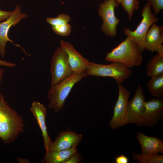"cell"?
<instances>
[{
    "mask_svg": "<svg viewBox=\"0 0 163 163\" xmlns=\"http://www.w3.org/2000/svg\"><path fill=\"white\" fill-rule=\"evenodd\" d=\"M82 137V134L70 130L63 131L52 142L49 147V152L66 150L77 147L81 141Z\"/></svg>",
    "mask_w": 163,
    "mask_h": 163,
    "instance_id": "cell-13",
    "label": "cell"
},
{
    "mask_svg": "<svg viewBox=\"0 0 163 163\" xmlns=\"http://www.w3.org/2000/svg\"><path fill=\"white\" fill-rule=\"evenodd\" d=\"M86 72L87 75L112 78L119 85L121 84L124 80L128 79L133 71L117 62H112L107 64L91 62Z\"/></svg>",
    "mask_w": 163,
    "mask_h": 163,
    "instance_id": "cell-5",
    "label": "cell"
},
{
    "mask_svg": "<svg viewBox=\"0 0 163 163\" xmlns=\"http://www.w3.org/2000/svg\"><path fill=\"white\" fill-rule=\"evenodd\" d=\"M0 66L13 68L15 67L16 64L14 63L8 62L5 60H0Z\"/></svg>",
    "mask_w": 163,
    "mask_h": 163,
    "instance_id": "cell-28",
    "label": "cell"
},
{
    "mask_svg": "<svg viewBox=\"0 0 163 163\" xmlns=\"http://www.w3.org/2000/svg\"><path fill=\"white\" fill-rule=\"evenodd\" d=\"M30 110L41 130L46 153L49 152V147L52 142L47 132L46 123L47 108L43 104L34 101L32 103Z\"/></svg>",
    "mask_w": 163,
    "mask_h": 163,
    "instance_id": "cell-14",
    "label": "cell"
},
{
    "mask_svg": "<svg viewBox=\"0 0 163 163\" xmlns=\"http://www.w3.org/2000/svg\"><path fill=\"white\" fill-rule=\"evenodd\" d=\"M136 137L141 148L142 153H163V141L161 139L148 136L140 132L136 133Z\"/></svg>",
    "mask_w": 163,
    "mask_h": 163,
    "instance_id": "cell-16",
    "label": "cell"
},
{
    "mask_svg": "<svg viewBox=\"0 0 163 163\" xmlns=\"http://www.w3.org/2000/svg\"><path fill=\"white\" fill-rule=\"evenodd\" d=\"M60 44L66 54L68 62L72 72H86L91 62L78 52L69 42L62 40L60 41Z\"/></svg>",
    "mask_w": 163,
    "mask_h": 163,
    "instance_id": "cell-12",
    "label": "cell"
},
{
    "mask_svg": "<svg viewBox=\"0 0 163 163\" xmlns=\"http://www.w3.org/2000/svg\"><path fill=\"white\" fill-rule=\"evenodd\" d=\"M122 0H115L118 6L119 5L121 2Z\"/></svg>",
    "mask_w": 163,
    "mask_h": 163,
    "instance_id": "cell-31",
    "label": "cell"
},
{
    "mask_svg": "<svg viewBox=\"0 0 163 163\" xmlns=\"http://www.w3.org/2000/svg\"><path fill=\"white\" fill-rule=\"evenodd\" d=\"M142 53L136 44L128 37L107 53L105 60L119 62L130 69L140 66L143 60Z\"/></svg>",
    "mask_w": 163,
    "mask_h": 163,
    "instance_id": "cell-3",
    "label": "cell"
},
{
    "mask_svg": "<svg viewBox=\"0 0 163 163\" xmlns=\"http://www.w3.org/2000/svg\"><path fill=\"white\" fill-rule=\"evenodd\" d=\"M70 21V16L65 13L60 14L56 17L47 18L46 19V22L52 26L69 23Z\"/></svg>",
    "mask_w": 163,
    "mask_h": 163,
    "instance_id": "cell-22",
    "label": "cell"
},
{
    "mask_svg": "<svg viewBox=\"0 0 163 163\" xmlns=\"http://www.w3.org/2000/svg\"><path fill=\"white\" fill-rule=\"evenodd\" d=\"M145 102V96L141 87L138 85L134 97L127 103V124L133 123L137 126H141Z\"/></svg>",
    "mask_w": 163,
    "mask_h": 163,
    "instance_id": "cell-10",
    "label": "cell"
},
{
    "mask_svg": "<svg viewBox=\"0 0 163 163\" xmlns=\"http://www.w3.org/2000/svg\"><path fill=\"white\" fill-rule=\"evenodd\" d=\"M115 0H105L99 5L97 11L102 18V31L107 36L114 37L117 34V26L120 20L115 14V9L117 7Z\"/></svg>",
    "mask_w": 163,
    "mask_h": 163,
    "instance_id": "cell-6",
    "label": "cell"
},
{
    "mask_svg": "<svg viewBox=\"0 0 163 163\" xmlns=\"http://www.w3.org/2000/svg\"><path fill=\"white\" fill-rule=\"evenodd\" d=\"M78 151L76 147H75L66 150L49 152L45 153L43 162L45 163H64Z\"/></svg>",
    "mask_w": 163,
    "mask_h": 163,
    "instance_id": "cell-17",
    "label": "cell"
},
{
    "mask_svg": "<svg viewBox=\"0 0 163 163\" xmlns=\"http://www.w3.org/2000/svg\"><path fill=\"white\" fill-rule=\"evenodd\" d=\"M87 76L86 72H72L70 76L58 83L51 86L47 92L49 107L53 109L55 113L61 110L73 88Z\"/></svg>",
    "mask_w": 163,
    "mask_h": 163,
    "instance_id": "cell-2",
    "label": "cell"
},
{
    "mask_svg": "<svg viewBox=\"0 0 163 163\" xmlns=\"http://www.w3.org/2000/svg\"><path fill=\"white\" fill-rule=\"evenodd\" d=\"M18 161L19 163H30V161L27 159L22 158L18 157L17 158Z\"/></svg>",
    "mask_w": 163,
    "mask_h": 163,
    "instance_id": "cell-29",
    "label": "cell"
},
{
    "mask_svg": "<svg viewBox=\"0 0 163 163\" xmlns=\"http://www.w3.org/2000/svg\"><path fill=\"white\" fill-rule=\"evenodd\" d=\"M27 16L26 13L21 12L20 5H16L10 16L5 20L0 22V55L2 58L5 56V46L8 41L23 49L20 46L14 43L9 38L8 34L11 27L15 26L23 19L27 18Z\"/></svg>",
    "mask_w": 163,
    "mask_h": 163,
    "instance_id": "cell-9",
    "label": "cell"
},
{
    "mask_svg": "<svg viewBox=\"0 0 163 163\" xmlns=\"http://www.w3.org/2000/svg\"><path fill=\"white\" fill-rule=\"evenodd\" d=\"M132 158L139 163H163V155L133 153Z\"/></svg>",
    "mask_w": 163,
    "mask_h": 163,
    "instance_id": "cell-20",
    "label": "cell"
},
{
    "mask_svg": "<svg viewBox=\"0 0 163 163\" xmlns=\"http://www.w3.org/2000/svg\"><path fill=\"white\" fill-rule=\"evenodd\" d=\"M50 72L51 86L58 83L70 76L72 72L66 54L60 46L56 49L52 57Z\"/></svg>",
    "mask_w": 163,
    "mask_h": 163,
    "instance_id": "cell-7",
    "label": "cell"
},
{
    "mask_svg": "<svg viewBox=\"0 0 163 163\" xmlns=\"http://www.w3.org/2000/svg\"><path fill=\"white\" fill-rule=\"evenodd\" d=\"M120 4L131 21L134 11L139 8V0H122Z\"/></svg>",
    "mask_w": 163,
    "mask_h": 163,
    "instance_id": "cell-21",
    "label": "cell"
},
{
    "mask_svg": "<svg viewBox=\"0 0 163 163\" xmlns=\"http://www.w3.org/2000/svg\"><path fill=\"white\" fill-rule=\"evenodd\" d=\"M118 95L113 107V114L108 123L110 128L116 129L127 124L126 108L130 91L121 84L118 85Z\"/></svg>",
    "mask_w": 163,
    "mask_h": 163,
    "instance_id": "cell-8",
    "label": "cell"
},
{
    "mask_svg": "<svg viewBox=\"0 0 163 163\" xmlns=\"http://www.w3.org/2000/svg\"><path fill=\"white\" fill-rule=\"evenodd\" d=\"M1 0H0V1H1Z\"/></svg>",
    "mask_w": 163,
    "mask_h": 163,
    "instance_id": "cell-34",
    "label": "cell"
},
{
    "mask_svg": "<svg viewBox=\"0 0 163 163\" xmlns=\"http://www.w3.org/2000/svg\"><path fill=\"white\" fill-rule=\"evenodd\" d=\"M52 29L56 34L61 36H67L72 31L71 25L69 23L63 24L52 26Z\"/></svg>",
    "mask_w": 163,
    "mask_h": 163,
    "instance_id": "cell-23",
    "label": "cell"
},
{
    "mask_svg": "<svg viewBox=\"0 0 163 163\" xmlns=\"http://www.w3.org/2000/svg\"><path fill=\"white\" fill-rule=\"evenodd\" d=\"M142 20L134 30L128 27L124 29L125 36L137 45L139 51L142 53L145 49V36L147 32L154 23L159 21V18L152 12L151 7L147 3L142 10Z\"/></svg>",
    "mask_w": 163,
    "mask_h": 163,
    "instance_id": "cell-4",
    "label": "cell"
},
{
    "mask_svg": "<svg viewBox=\"0 0 163 163\" xmlns=\"http://www.w3.org/2000/svg\"><path fill=\"white\" fill-rule=\"evenodd\" d=\"M150 94L156 97L163 95V74L151 78L146 84Z\"/></svg>",
    "mask_w": 163,
    "mask_h": 163,
    "instance_id": "cell-19",
    "label": "cell"
},
{
    "mask_svg": "<svg viewBox=\"0 0 163 163\" xmlns=\"http://www.w3.org/2000/svg\"><path fill=\"white\" fill-rule=\"evenodd\" d=\"M21 116L12 109L0 94V138L5 144L13 142L23 132Z\"/></svg>",
    "mask_w": 163,
    "mask_h": 163,
    "instance_id": "cell-1",
    "label": "cell"
},
{
    "mask_svg": "<svg viewBox=\"0 0 163 163\" xmlns=\"http://www.w3.org/2000/svg\"><path fill=\"white\" fill-rule=\"evenodd\" d=\"M129 162V158L123 154H121L116 157L115 159L116 163H128Z\"/></svg>",
    "mask_w": 163,
    "mask_h": 163,
    "instance_id": "cell-26",
    "label": "cell"
},
{
    "mask_svg": "<svg viewBox=\"0 0 163 163\" xmlns=\"http://www.w3.org/2000/svg\"><path fill=\"white\" fill-rule=\"evenodd\" d=\"M101 0V1H105V0Z\"/></svg>",
    "mask_w": 163,
    "mask_h": 163,
    "instance_id": "cell-33",
    "label": "cell"
},
{
    "mask_svg": "<svg viewBox=\"0 0 163 163\" xmlns=\"http://www.w3.org/2000/svg\"><path fill=\"white\" fill-rule=\"evenodd\" d=\"M163 116L162 97H156L145 101L142 117L141 126L153 127L162 119Z\"/></svg>",
    "mask_w": 163,
    "mask_h": 163,
    "instance_id": "cell-11",
    "label": "cell"
},
{
    "mask_svg": "<svg viewBox=\"0 0 163 163\" xmlns=\"http://www.w3.org/2000/svg\"><path fill=\"white\" fill-rule=\"evenodd\" d=\"M1 82H0V85H1ZM1 94V93H0V94Z\"/></svg>",
    "mask_w": 163,
    "mask_h": 163,
    "instance_id": "cell-32",
    "label": "cell"
},
{
    "mask_svg": "<svg viewBox=\"0 0 163 163\" xmlns=\"http://www.w3.org/2000/svg\"><path fill=\"white\" fill-rule=\"evenodd\" d=\"M145 40V49L152 53L156 52L163 56V25L152 24L147 32Z\"/></svg>",
    "mask_w": 163,
    "mask_h": 163,
    "instance_id": "cell-15",
    "label": "cell"
},
{
    "mask_svg": "<svg viewBox=\"0 0 163 163\" xmlns=\"http://www.w3.org/2000/svg\"><path fill=\"white\" fill-rule=\"evenodd\" d=\"M4 72V70L3 69H0V82H1L2 78Z\"/></svg>",
    "mask_w": 163,
    "mask_h": 163,
    "instance_id": "cell-30",
    "label": "cell"
},
{
    "mask_svg": "<svg viewBox=\"0 0 163 163\" xmlns=\"http://www.w3.org/2000/svg\"><path fill=\"white\" fill-rule=\"evenodd\" d=\"M81 161V155L77 152L70 157L64 163H79Z\"/></svg>",
    "mask_w": 163,
    "mask_h": 163,
    "instance_id": "cell-25",
    "label": "cell"
},
{
    "mask_svg": "<svg viewBox=\"0 0 163 163\" xmlns=\"http://www.w3.org/2000/svg\"><path fill=\"white\" fill-rule=\"evenodd\" d=\"M12 11H3L0 9V22L6 20L12 13Z\"/></svg>",
    "mask_w": 163,
    "mask_h": 163,
    "instance_id": "cell-27",
    "label": "cell"
},
{
    "mask_svg": "<svg viewBox=\"0 0 163 163\" xmlns=\"http://www.w3.org/2000/svg\"><path fill=\"white\" fill-rule=\"evenodd\" d=\"M147 3L152 8L153 13L156 15L163 9V0H145Z\"/></svg>",
    "mask_w": 163,
    "mask_h": 163,
    "instance_id": "cell-24",
    "label": "cell"
},
{
    "mask_svg": "<svg viewBox=\"0 0 163 163\" xmlns=\"http://www.w3.org/2000/svg\"><path fill=\"white\" fill-rule=\"evenodd\" d=\"M163 74V56L155 54L148 62L146 66V74L151 78Z\"/></svg>",
    "mask_w": 163,
    "mask_h": 163,
    "instance_id": "cell-18",
    "label": "cell"
}]
</instances>
